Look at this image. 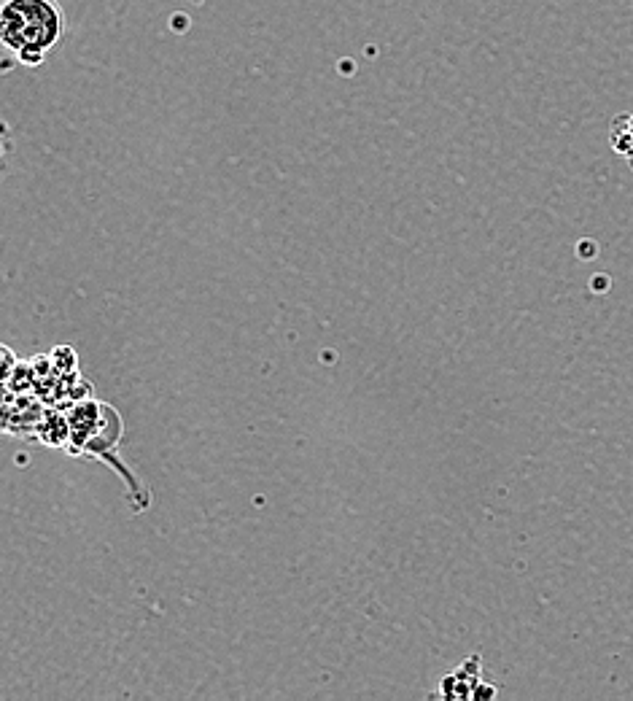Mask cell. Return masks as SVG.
<instances>
[{"mask_svg":"<svg viewBox=\"0 0 633 701\" xmlns=\"http://www.w3.org/2000/svg\"><path fill=\"white\" fill-rule=\"evenodd\" d=\"M65 33L60 0H3L0 3V46H6L27 68L46 63Z\"/></svg>","mask_w":633,"mask_h":701,"instance_id":"obj_1","label":"cell"},{"mask_svg":"<svg viewBox=\"0 0 633 701\" xmlns=\"http://www.w3.org/2000/svg\"><path fill=\"white\" fill-rule=\"evenodd\" d=\"M11 130L6 122H0V178L6 176V170H9V157H11Z\"/></svg>","mask_w":633,"mask_h":701,"instance_id":"obj_2","label":"cell"},{"mask_svg":"<svg viewBox=\"0 0 633 701\" xmlns=\"http://www.w3.org/2000/svg\"><path fill=\"white\" fill-rule=\"evenodd\" d=\"M577 254H580L582 259H593V257H596V254H598V251H596V243H593V240H582V243H580V251H577Z\"/></svg>","mask_w":633,"mask_h":701,"instance_id":"obj_3","label":"cell"},{"mask_svg":"<svg viewBox=\"0 0 633 701\" xmlns=\"http://www.w3.org/2000/svg\"><path fill=\"white\" fill-rule=\"evenodd\" d=\"M593 286H596V292H601V289L607 286V278H596V284H593Z\"/></svg>","mask_w":633,"mask_h":701,"instance_id":"obj_4","label":"cell"},{"mask_svg":"<svg viewBox=\"0 0 633 701\" xmlns=\"http://www.w3.org/2000/svg\"><path fill=\"white\" fill-rule=\"evenodd\" d=\"M625 160H628V165H631V170H633V151L628 154V157H625Z\"/></svg>","mask_w":633,"mask_h":701,"instance_id":"obj_5","label":"cell"},{"mask_svg":"<svg viewBox=\"0 0 633 701\" xmlns=\"http://www.w3.org/2000/svg\"><path fill=\"white\" fill-rule=\"evenodd\" d=\"M628 119H631V127H633V114H628Z\"/></svg>","mask_w":633,"mask_h":701,"instance_id":"obj_6","label":"cell"}]
</instances>
